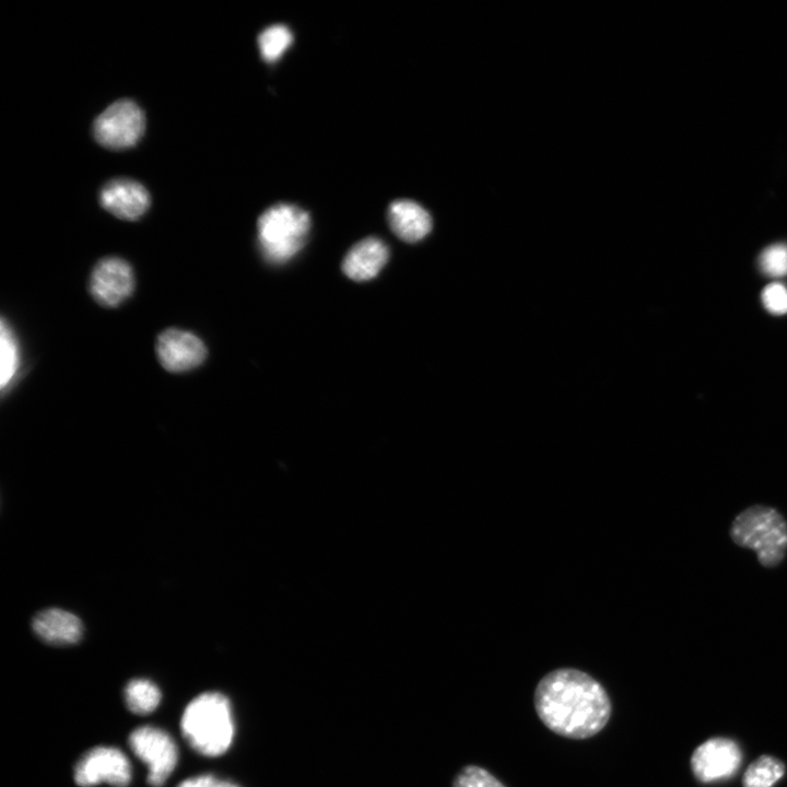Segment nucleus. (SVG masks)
Wrapping results in <instances>:
<instances>
[{"label": "nucleus", "mask_w": 787, "mask_h": 787, "mask_svg": "<svg viewBox=\"0 0 787 787\" xmlns=\"http://www.w3.org/2000/svg\"><path fill=\"white\" fill-rule=\"evenodd\" d=\"M1 372L0 385L4 389L14 378L19 367V348L16 338L4 320L1 321L0 332Z\"/></svg>", "instance_id": "18"}, {"label": "nucleus", "mask_w": 787, "mask_h": 787, "mask_svg": "<svg viewBox=\"0 0 787 787\" xmlns=\"http://www.w3.org/2000/svg\"><path fill=\"white\" fill-rule=\"evenodd\" d=\"M145 129L142 109L130 99L109 105L94 121L93 133L98 143L114 150L133 146Z\"/></svg>", "instance_id": "5"}, {"label": "nucleus", "mask_w": 787, "mask_h": 787, "mask_svg": "<svg viewBox=\"0 0 787 787\" xmlns=\"http://www.w3.org/2000/svg\"><path fill=\"white\" fill-rule=\"evenodd\" d=\"M177 787H237L236 785L222 780L213 775H199L183 780Z\"/></svg>", "instance_id": "22"}, {"label": "nucleus", "mask_w": 787, "mask_h": 787, "mask_svg": "<svg viewBox=\"0 0 787 787\" xmlns=\"http://www.w3.org/2000/svg\"><path fill=\"white\" fill-rule=\"evenodd\" d=\"M533 702L540 720L556 735L569 739L595 736L611 715V702L603 686L572 668L545 674L536 688Z\"/></svg>", "instance_id": "1"}, {"label": "nucleus", "mask_w": 787, "mask_h": 787, "mask_svg": "<svg viewBox=\"0 0 787 787\" xmlns=\"http://www.w3.org/2000/svg\"><path fill=\"white\" fill-rule=\"evenodd\" d=\"M99 202L105 210L119 219L137 220L148 210L150 196L140 183L115 178L103 186Z\"/></svg>", "instance_id": "11"}, {"label": "nucleus", "mask_w": 787, "mask_h": 787, "mask_svg": "<svg viewBox=\"0 0 787 787\" xmlns=\"http://www.w3.org/2000/svg\"><path fill=\"white\" fill-rule=\"evenodd\" d=\"M293 36L289 27L282 24L265 28L258 36L261 57L266 61L277 60L290 46Z\"/></svg>", "instance_id": "17"}, {"label": "nucleus", "mask_w": 787, "mask_h": 787, "mask_svg": "<svg viewBox=\"0 0 787 787\" xmlns=\"http://www.w3.org/2000/svg\"><path fill=\"white\" fill-rule=\"evenodd\" d=\"M742 762V752L736 741L716 737L700 744L691 756L694 776L701 783H713L733 776Z\"/></svg>", "instance_id": "8"}, {"label": "nucleus", "mask_w": 787, "mask_h": 787, "mask_svg": "<svg viewBox=\"0 0 787 787\" xmlns=\"http://www.w3.org/2000/svg\"><path fill=\"white\" fill-rule=\"evenodd\" d=\"M391 231L402 240L414 243L425 237L432 230L428 212L411 200H396L387 212Z\"/></svg>", "instance_id": "14"}, {"label": "nucleus", "mask_w": 787, "mask_h": 787, "mask_svg": "<svg viewBox=\"0 0 787 787\" xmlns=\"http://www.w3.org/2000/svg\"><path fill=\"white\" fill-rule=\"evenodd\" d=\"M762 303L771 314H787V287L778 282L768 284L762 292Z\"/></svg>", "instance_id": "21"}, {"label": "nucleus", "mask_w": 787, "mask_h": 787, "mask_svg": "<svg viewBox=\"0 0 787 787\" xmlns=\"http://www.w3.org/2000/svg\"><path fill=\"white\" fill-rule=\"evenodd\" d=\"M32 629L40 639L56 646L77 644L84 631L78 615L60 608L38 612L33 618Z\"/></svg>", "instance_id": "12"}, {"label": "nucleus", "mask_w": 787, "mask_h": 787, "mask_svg": "<svg viewBox=\"0 0 787 787\" xmlns=\"http://www.w3.org/2000/svg\"><path fill=\"white\" fill-rule=\"evenodd\" d=\"M310 228L306 211L289 203L268 208L258 219V244L262 256L271 263H283L305 245Z\"/></svg>", "instance_id": "4"}, {"label": "nucleus", "mask_w": 787, "mask_h": 787, "mask_svg": "<svg viewBox=\"0 0 787 787\" xmlns=\"http://www.w3.org/2000/svg\"><path fill=\"white\" fill-rule=\"evenodd\" d=\"M389 257L386 244L377 237H366L353 245L342 261L343 273L354 281L375 278Z\"/></svg>", "instance_id": "13"}, {"label": "nucleus", "mask_w": 787, "mask_h": 787, "mask_svg": "<svg viewBox=\"0 0 787 787\" xmlns=\"http://www.w3.org/2000/svg\"><path fill=\"white\" fill-rule=\"evenodd\" d=\"M126 705L137 715L152 713L161 702L160 689L148 679H132L124 690Z\"/></svg>", "instance_id": "15"}, {"label": "nucleus", "mask_w": 787, "mask_h": 787, "mask_svg": "<svg viewBox=\"0 0 787 787\" xmlns=\"http://www.w3.org/2000/svg\"><path fill=\"white\" fill-rule=\"evenodd\" d=\"M729 533L737 545L754 551L764 567H775L785 559L787 521L773 507L753 505L743 509L733 519Z\"/></svg>", "instance_id": "3"}, {"label": "nucleus", "mask_w": 787, "mask_h": 787, "mask_svg": "<svg viewBox=\"0 0 787 787\" xmlns=\"http://www.w3.org/2000/svg\"><path fill=\"white\" fill-rule=\"evenodd\" d=\"M453 787H505L485 768L477 765L465 766L454 779Z\"/></svg>", "instance_id": "20"}, {"label": "nucleus", "mask_w": 787, "mask_h": 787, "mask_svg": "<svg viewBox=\"0 0 787 787\" xmlns=\"http://www.w3.org/2000/svg\"><path fill=\"white\" fill-rule=\"evenodd\" d=\"M74 782L81 787L107 783L127 787L131 779V766L127 756L114 747H95L86 751L77 762Z\"/></svg>", "instance_id": "7"}, {"label": "nucleus", "mask_w": 787, "mask_h": 787, "mask_svg": "<svg viewBox=\"0 0 787 787\" xmlns=\"http://www.w3.org/2000/svg\"><path fill=\"white\" fill-rule=\"evenodd\" d=\"M129 745L146 764L148 783L162 787L177 764L178 750L173 738L161 728L142 726L130 733Z\"/></svg>", "instance_id": "6"}, {"label": "nucleus", "mask_w": 787, "mask_h": 787, "mask_svg": "<svg viewBox=\"0 0 787 787\" xmlns=\"http://www.w3.org/2000/svg\"><path fill=\"white\" fill-rule=\"evenodd\" d=\"M180 728L188 744L204 756H219L227 751L234 737V723L228 698L219 692H204L186 706Z\"/></svg>", "instance_id": "2"}, {"label": "nucleus", "mask_w": 787, "mask_h": 787, "mask_svg": "<svg viewBox=\"0 0 787 787\" xmlns=\"http://www.w3.org/2000/svg\"><path fill=\"white\" fill-rule=\"evenodd\" d=\"M759 265L763 273L772 278L787 274V245L774 244L760 255Z\"/></svg>", "instance_id": "19"}, {"label": "nucleus", "mask_w": 787, "mask_h": 787, "mask_svg": "<svg viewBox=\"0 0 787 787\" xmlns=\"http://www.w3.org/2000/svg\"><path fill=\"white\" fill-rule=\"evenodd\" d=\"M785 774L784 763L772 756L761 755L745 770L742 778L743 787H772Z\"/></svg>", "instance_id": "16"}, {"label": "nucleus", "mask_w": 787, "mask_h": 787, "mask_svg": "<svg viewBox=\"0 0 787 787\" xmlns=\"http://www.w3.org/2000/svg\"><path fill=\"white\" fill-rule=\"evenodd\" d=\"M156 353L161 364L171 372H185L200 365L207 355L203 342L193 333L168 329L162 332L156 342Z\"/></svg>", "instance_id": "10"}, {"label": "nucleus", "mask_w": 787, "mask_h": 787, "mask_svg": "<svg viewBox=\"0 0 787 787\" xmlns=\"http://www.w3.org/2000/svg\"><path fill=\"white\" fill-rule=\"evenodd\" d=\"M133 286L132 269L120 258L110 257L101 260L91 274V293L103 306H118L130 296Z\"/></svg>", "instance_id": "9"}]
</instances>
